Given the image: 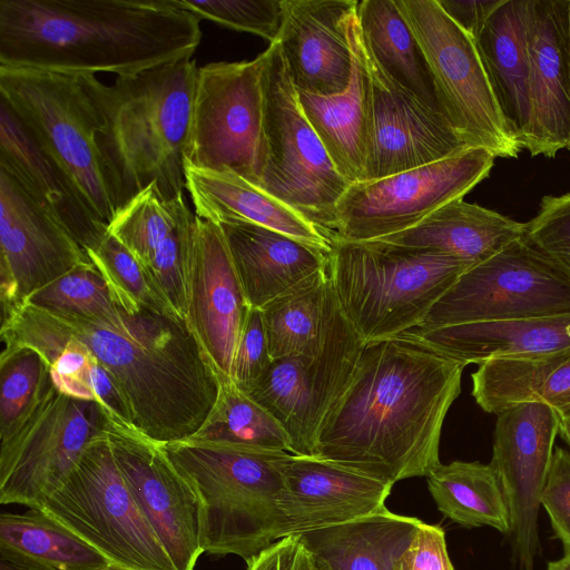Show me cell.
<instances>
[{
    "mask_svg": "<svg viewBox=\"0 0 570 570\" xmlns=\"http://www.w3.org/2000/svg\"><path fill=\"white\" fill-rule=\"evenodd\" d=\"M464 367L403 335L364 342L321 425L314 456L391 484L428 476L441 463V431Z\"/></svg>",
    "mask_w": 570,
    "mask_h": 570,
    "instance_id": "obj_1",
    "label": "cell"
},
{
    "mask_svg": "<svg viewBox=\"0 0 570 570\" xmlns=\"http://www.w3.org/2000/svg\"><path fill=\"white\" fill-rule=\"evenodd\" d=\"M9 317L82 344L114 379L134 428L160 444L193 436L218 397L215 370L177 316L117 304L83 317L23 303Z\"/></svg>",
    "mask_w": 570,
    "mask_h": 570,
    "instance_id": "obj_2",
    "label": "cell"
},
{
    "mask_svg": "<svg viewBox=\"0 0 570 570\" xmlns=\"http://www.w3.org/2000/svg\"><path fill=\"white\" fill-rule=\"evenodd\" d=\"M199 21L175 0H0V66L136 75L191 59Z\"/></svg>",
    "mask_w": 570,
    "mask_h": 570,
    "instance_id": "obj_3",
    "label": "cell"
},
{
    "mask_svg": "<svg viewBox=\"0 0 570 570\" xmlns=\"http://www.w3.org/2000/svg\"><path fill=\"white\" fill-rule=\"evenodd\" d=\"M198 69L194 60L183 59L117 77L111 85L88 75L117 210L153 183L167 199L184 195Z\"/></svg>",
    "mask_w": 570,
    "mask_h": 570,
    "instance_id": "obj_4",
    "label": "cell"
},
{
    "mask_svg": "<svg viewBox=\"0 0 570 570\" xmlns=\"http://www.w3.org/2000/svg\"><path fill=\"white\" fill-rule=\"evenodd\" d=\"M163 448L199 503L204 552L246 562L289 535L279 505L289 452L185 439Z\"/></svg>",
    "mask_w": 570,
    "mask_h": 570,
    "instance_id": "obj_5",
    "label": "cell"
},
{
    "mask_svg": "<svg viewBox=\"0 0 570 570\" xmlns=\"http://www.w3.org/2000/svg\"><path fill=\"white\" fill-rule=\"evenodd\" d=\"M328 274L338 306L366 343L417 326L470 267L443 253L380 240L331 239Z\"/></svg>",
    "mask_w": 570,
    "mask_h": 570,
    "instance_id": "obj_6",
    "label": "cell"
},
{
    "mask_svg": "<svg viewBox=\"0 0 570 570\" xmlns=\"http://www.w3.org/2000/svg\"><path fill=\"white\" fill-rule=\"evenodd\" d=\"M0 99L91 214L109 226L117 204L98 144L102 120L88 75L0 66Z\"/></svg>",
    "mask_w": 570,
    "mask_h": 570,
    "instance_id": "obj_7",
    "label": "cell"
},
{
    "mask_svg": "<svg viewBox=\"0 0 570 570\" xmlns=\"http://www.w3.org/2000/svg\"><path fill=\"white\" fill-rule=\"evenodd\" d=\"M40 509L112 564L134 570H176L122 478L107 430L86 446Z\"/></svg>",
    "mask_w": 570,
    "mask_h": 570,
    "instance_id": "obj_8",
    "label": "cell"
},
{
    "mask_svg": "<svg viewBox=\"0 0 570 570\" xmlns=\"http://www.w3.org/2000/svg\"><path fill=\"white\" fill-rule=\"evenodd\" d=\"M262 55L267 160L258 187L302 213L328 236L336 204L350 183L337 171L304 115L279 46L271 43Z\"/></svg>",
    "mask_w": 570,
    "mask_h": 570,
    "instance_id": "obj_9",
    "label": "cell"
},
{
    "mask_svg": "<svg viewBox=\"0 0 570 570\" xmlns=\"http://www.w3.org/2000/svg\"><path fill=\"white\" fill-rule=\"evenodd\" d=\"M426 57L444 116L470 147L494 157L522 150L492 90L475 40L438 0H396Z\"/></svg>",
    "mask_w": 570,
    "mask_h": 570,
    "instance_id": "obj_10",
    "label": "cell"
},
{
    "mask_svg": "<svg viewBox=\"0 0 570 570\" xmlns=\"http://www.w3.org/2000/svg\"><path fill=\"white\" fill-rule=\"evenodd\" d=\"M263 55L198 69L185 165L230 171L258 186L267 160Z\"/></svg>",
    "mask_w": 570,
    "mask_h": 570,
    "instance_id": "obj_11",
    "label": "cell"
},
{
    "mask_svg": "<svg viewBox=\"0 0 570 570\" xmlns=\"http://www.w3.org/2000/svg\"><path fill=\"white\" fill-rule=\"evenodd\" d=\"M494 155L481 147L384 178L350 184L336 204L330 238L370 242L409 229L487 178Z\"/></svg>",
    "mask_w": 570,
    "mask_h": 570,
    "instance_id": "obj_12",
    "label": "cell"
},
{
    "mask_svg": "<svg viewBox=\"0 0 570 570\" xmlns=\"http://www.w3.org/2000/svg\"><path fill=\"white\" fill-rule=\"evenodd\" d=\"M570 313V276L524 236L468 268L415 326Z\"/></svg>",
    "mask_w": 570,
    "mask_h": 570,
    "instance_id": "obj_13",
    "label": "cell"
},
{
    "mask_svg": "<svg viewBox=\"0 0 570 570\" xmlns=\"http://www.w3.org/2000/svg\"><path fill=\"white\" fill-rule=\"evenodd\" d=\"M363 345L332 287L320 347L312 354L273 360L248 393L284 428L292 454L314 456L321 425L348 384Z\"/></svg>",
    "mask_w": 570,
    "mask_h": 570,
    "instance_id": "obj_14",
    "label": "cell"
},
{
    "mask_svg": "<svg viewBox=\"0 0 570 570\" xmlns=\"http://www.w3.org/2000/svg\"><path fill=\"white\" fill-rule=\"evenodd\" d=\"M99 403L78 400L53 385L23 425L0 444V502L40 509L86 446L106 431Z\"/></svg>",
    "mask_w": 570,
    "mask_h": 570,
    "instance_id": "obj_15",
    "label": "cell"
},
{
    "mask_svg": "<svg viewBox=\"0 0 570 570\" xmlns=\"http://www.w3.org/2000/svg\"><path fill=\"white\" fill-rule=\"evenodd\" d=\"M560 415L548 403L525 402L498 414L491 466L505 493L511 558L518 570H533L540 554L538 519L559 434Z\"/></svg>",
    "mask_w": 570,
    "mask_h": 570,
    "instance_id": "obj_16",
    "label": "cell"
},
{
    "mask_svg": "<svg viewBox=\"0 0 570 570\" xmlns=\"http://www.w3.org/2000/svg\"><path fill=\"white\" fill-rule=\"evenodd\" d=\"M91 263L66 226L0 168L1 320L33 292Z\"/></svg>",
    "mask_w": 570,
    "mask_h": 570,
    "instance_id": "obj_17",
    "label": "cell"
},
{
    "mask_svg": "<svg viewBox=\"0 0 570 570\" xmlns=\"http://www.w3.org/2000/svg\"><path fill=\"white\" fill-rule=\"evenodd\" d=\"M106 430L122 478L176 570H194L204 551L193 489L163 444L109 419Z\"/></svg>",
    "mask_w": 570,
    "mask_h": 570,
    "instance_id": "obj_18",
    "label": "cell"
},
{
    "mask_svg": "<svg viewBox=\"0 0 570 570\" xmlns=\"http://www.w3.org/2000/svg\"><path fill=\"white\" fill-rule=\"evenodd\" d=\"M362 43L371 83V140L363 181L435 163L470 148L446 117L395 82L372 58L363 39Z\"/></svg>",
    "mask_w": 570,
    "mask_h": 570,
    "instance_id": "obj_19",
    "label": "cell"
},
{
    "mask_svg": "<svg viewBox=\"0 0 570 570\" xmlns=\"http://www.w3.org/2000/svg\"><path fill=\"white\" fill-rule=\"evenodd\" d=\"M250 308L220 226L196 215L185 322L219 380L232 376Z\"/></svg>",
    "mask_w": 570,
    "mask_h": 570,
    "instance_id": "obj_20",
    "label": "cell"
},
{
    "mask_svg": "<svg viewBox=\"0 0 570 570\" xmlns=\"http://www.w3.org/2000/svg\"><path fill=\"white\" fill-rule=\"evenodd\" d=\"M196 214L185 195L167 199L153 183L117 212L108 226L142 264L185 320L190 243Z\"/></svg>",
    "mask_w": 570,
    "mask_h": 570,
    "instance_id": "obj_21",
    "label": "cell"
},
{
    "mask_svg": "<svg viewBox=\"0 0 570 570\" xmlns=\"http://www.w3.org/2000/svg\"><path fill=\"white\" fill-rule=\"evenodd\" d=\"M569 0H528L530 122L523 148L553 158L570 132Z\"/></svg>",
    "mask_w": 570,
    "mask_h": 570,
    "instance_id": "obj_22",
    "label": "cell"
},
{
    "mask_svg": "<svg viewBox=\"0 0 570 570\" xmlns=\"http://www.w3.org/2000/svg\"><path fill=\"white\" fill-rule=\"evenodd\" d=\"M279 505L288 534L328 528L374 514L393 484L318 456L289 453L283 462Z\"/></svg>",
    "mask_w": 570,
    "mask_h": 570,
    "instance_id": "obj_23",
    "label": "cell"
},
{
    "mask_svg": "<svg viewBox=\"0 0 570 570\" xmlns=\"http://www.w3.org/2000/svg\"><path fill=\"white\" fill-rule=\"evenodd\" d=\"M355 0H285L276 43L298 91L333 96L346 90L353 72L348 22Z\"/></svg>",
    "mask_w": 570,
    "mask_h": 570,
    "instance_id": "obj_24",
    "label": "cell"
},
{
    "mask_svg": "<svg viewBox=\"0 0 570 570\" xmlns=\"http://www.w3.org/2000/svg\"><path fill=\"white\" fill-rule=\"evenodd\" d=\"M401 335L465 366L492 358L544 356L570 350V313L413 327Z\"/></svg>",
    "mask_w": 570,
    "mask_h": 570,
    "instance_id": "obj_25",
    "label": "cell"
},
{
    "mask_svg": "<svg viewBox=\"0 0 570 570\" xmlns=\"http://www.w3.org/2000/svg\"><path fill=\"white\" fill-rule=\"evenodd\" d=\"M348 38L353 72L346 90L333 96L297 90V95L304 115L335 168L346 181L354 184L364 180L371 140V83L356 10L350 18Z\"/></svg>",
    "mask_w": 570,
    "mask_h": 570,
    "instance_id": "obj_26",
    "label": "cell"
},
{
    "mask_svg": "<svg viewBox=\"0 0 570 570\" xmlns=\"http://www.w3.org/2000/svg\"><path fill=\"white\" fill-rule=\"evenodd\" d=\"M249 305L271 301L328 265L327 252L242 220L219 224Z\"/></svg>",
    "mask_w": 570,
    "mask_h": 570,
    "instance_id": "obj_27",
    "label": "cell"
},
{
    "mask_svg": "<svg viewBox=\"0 0 570 570\" xmlns=\"http://www.w3.org/2000/svg\"><path fill=\"white\" fill-rule=\"evenodd\" d=\"M0 168L10 173L51 212L87 252L97 247L107 235L108 226L91 214L70 180L39 148L2 99Z\"/></svg>",
    "mask_w": 570,
    "mask_h": 570,
    "instance_id": "obj_28",
    "label": "cell"
},
{
    "mask_svg": "<svg viewBox=\"0 0 570 570\" xmlns=\"http://www.w3.org/2000/svg\"><path fill=\"white\" fill-rule=\"evenodd\" d=\"M186 189L195 214L207 222L229 220L261 225L327 253L331 238L302 213L261 187L230 171H213L186 166Z\"/></svg>",
    "mask_w": 570,
    "mask_h": 570,
    "instance_id": "obj_29",
    "label": "cell"
},
{
    "mask_svg": "<svg viewBox=\"0 0 570 570\" xmlns=\"http://www.w3.org/2000/svg\"><path fill=\"white\" fill-rule=\"evenodd\" d=\"M474 40L500 109L523 149L530 122L528 0H503Z\"/></svg>",
    "mask_w": 570,
    "mask_h": 570,
    "instance_id": "obj_30",
    "label": "cell"
},
{
    "mask_svg": "<svg viewBox=\"0 0 570 570\" xmlns=\"http://www.w3.org/2000/svg\"><path fill=\"white\" fill-rule=\"evenodd\" d=\"M524 233V223L460 198L415 226L375 240L443 253L474 266L523 237Z\"/></svg>",
    "mask_w": 570,
    "mask_h": 570,
    "instance_id": "obj_31",
    "label": "cell"
},
{
    "mask_svg": "<svg viewBox=\"0 0 570 570\" xmlns=\"http://www.w3.org/2000/svg\"><path fill=\"white\" fill-rule=\"evenodd\" d=\"M421 520L383 510L302 533L321 570H394Z\"/></svg>",
    "mask_w": 570,
    "mask_h": 570,
    "instance_id": "obj_32",
    "label": "cell"
},
{
    "mask_svg": "<svg viewBox=\"0 0 570 570\" xmlns=\"http://www.w3.org/2000/svg\"><path fill=\"white\" fill-rule=\"evenodd\" d=\"M356 18L376 63L422 104L444 116L426 57L396 0L358 1Z\"/></svg>",
    "mask_w": 570,
    "mask_h": 570,
    "instance_id": "obj_33",
    "label": "cell"
},
{
    "mask_svg": "<svg viewBox=\"0 0 570 570\" xmlns=\"http://www.w3.org/2000/svg\"><path fill=\"white\" fill-rule=\"evenodd\" d=\"M0 557L42 570H101L110 563L41 509L0 514Z\"/></svg>",
    "mask_w": 570,
    "mask_h": 570,
    "instance_id": "obj_34",
    "label": "cell"
},
{
    "mask_svg": "<svg viewBox=\"0 0 570 570\" xmlns=\"http://www.w3.org/2000/svg\"><path fill=\"white\" fill-rule=\"evenodd\" d=\"M426 478L429 491L446 518L465 528L490 527L510 537L508 500L490 463H440Z\"/></svg>",
    "mask_w": 570,
    "mask_h": 570,
    "instance_id": "obj_35",
    "label": "cell"
},
{
    "mask_svg": "<svg viewBox=\"0 0 570 570\" xmlns=\"http://www.w3.org/2000/svg\"><path fill=\"white\" fill-rule=\"evenodd\" d=\"M331 296L327 265L259 308L273 360L320 347Z\"/></svg>",
    "mask_w": 570,
    "mask_h": 570,
    "instance_id": "obj_36",
    "label": "cell"
},
{
    "mask_svg": "<svg viewBox=\"0 0 570 570\" xmlns=\"http://www.w3.org/2000/svg\"><path fill=\"white\" fill-rule=\"evenodd\" d=\"M190 439L292 453L289 438L281 423L232 379L219 380L216 403Z\"/></svg>",
    "mask_w": 570,
    "mask_h": 570,
    "instance_id": "obj_37",
    "label": "cell"
},
{
    "mask_svg": "<svg viewBox=\"0 0 570 570\" xmlns=\"http://www.w3.org/2000/svg\"><path fill=\"white\" fill-rule=\"evenodd\" d=\"M0 443L10 439L45 400L53 382L50 365L36 350L0 355Z\"/></svg>",
    "mask_w": 570,
    "mask_h": 570,
    "instance_id": "obj_38",
    "label": "cell"
},
{
    "mask_svg": "<svg viewBox=\"0 0 570 570\" xmlns=\"http://www.w3.org/2000/svg\"><path fill=\"white\" fill-rule=\"evenodd\" d=\"M87 253L106 278L118 305H142L181 318L148 271L112 234L108 232L100 244Z\"/></svg>",
    "mask_w": 570,
    "mask_h": 570,
    "instance_id": "obj_39",
    "label": "cell"
},
{
    "mask_svg": "<svg viewBox=\"0 0 570 570\" xmlns=\"http://www.w3.org/2000/svg\"><path fill=\"white\" fill-rule=\"evenodd\" d=\"M24 303L68 315L100 317L115 311L111 289L94 263L76 267L33 292Z\"/></svg>",
    "mask_w": 570,
    "mask_h": 570,
    "instance_id": "obj_40",
    "label": "cell"
},
{
    "mask_svg": "<svg viewBox=\"0 0 570 570\" xmlns=\"http://www.w3.org/2000/svg\"><path fill=\"white\" fill-rule=\"evenodd\" d=\"M195 17L229 29L246 31L277 41L285 10V0H175Z\"/></svg>",
    "mask_w": 570,
    "mask_h": 570,
    "instance_id": "obj_41",
    "label": "cell"
},
{
    "mask_svg": "<svg viewBox=\"0 0 570 570\" xmlns=\"http://www.w3.org/2000/svg\"><path fill=\"white\" fill-rule=\"evenodd\" d=\"M524 237L570 276V193L544 196Z\"/></svg>",
    "mask_w": 570,
    "mask_h": 570,
    "instance_id": "obj_42",
    "label": "cell"
},
{
    "mask_svg": "<svg viewBox=\"0 0 570 570\" xmlns=\"http://www.w3.org/2000/svg\"><path fill=\"white\" fill-rule=\"evenodd\" d=\"M272 362L262 311L252 307L236 346L230 379L240 391L248 394Z\"/></svg>",
    "mask_w": 570,
    "mask_h": 570,
    "instance_id": "obj_43",
    "label": "cell"
},
{
    "mask_svg": "<svg viewBox=\"0 0 570 570\" xmlns=\"http://www.w3.org/2000/svg\"><path fill=\"white\" fill-rule=\"evenodd\" d=\"M541 508L548 514L563 554L570 553V450L556 446L541 493Z\"/></svg>",
    "mask_w": 570,
    "mask_h": 570,
    "instance_id": "obj_44",
    "label": "cell"
},
{
    "mask_svg": "<svg viewBox=\"0 0 570 570\" xmlns=\"http://www.w3.org/2000/svg\"><path fill=\"white\" fill-rule=\"evenodd\" d=\"M394 570H454L444 530L440 525L421 522L396 558Z\"/></svg>",
    "mask_w": 570,
    "mask_h": 570,
    "instance_id": "obj_45",
    "label": "cell"
},
{
    "mask_svg": "<svg viewBox=\"0 0 570 570\" xmlns=\"http://www.w3.org/2000/svg\"><path fill=\"white\" fill-rule=\"evenodd\" d=\"M246 563L247 570H318L301 534L275 541Z\"/></svg>",
    "mask_w": 570,
    "mask_h": 570,
    "instance_id": "obj_46",
    "label": "cell"
},
{
    "mask_svg": "<svg viewBox=\"0 0 570 570\" xmlns=\"http://www.w3.org/2000/svg\"><path fill=\"white\" fill-rule=\"evenodd\" d=\"M444 12L473 39L503 0L453 1L438 0Z\"/></svg>",
    "mask_w": 570,
    "mask_h": 570,
    "instance_id": "obj_47",
    "label": "cell"
},
{
    "mask_svg": "<svg viewBox=\"0 0 570 570\" xmlns=\"http://www.w3.org/2000/svg\"><path fill=\"white\" fill-rule=\"evenodd\" d=\"M539 400L554 409L560 417L570 416V355L544 382Z\"/></svg>",
    "mask_w": 570,
    "mask_h": 570,
    "instance_id": "obj_48",
    "label": "cell"
},
{
    "mask_svg": "<svg viewBox=\"0 0 570 570\" xmlns=\"http://www.w3.org/2000/svg\"><path fill=\"white\" fill-rule=\"evenodd\" d=\"M0 570H42L0 557Z\"/></svg>",
    "mask_w": 570,
    "mask_h": 570,
    "instance_id": "obj_49",
    "label": "cell"
},
{
    "mask_svg": "<svg viewBox=\"0 0 570 570\" xmlns=\"http://www.w3.org/2000/svg\"><path fill=\"white\" fill-rule=\"evenodd\" d=\"M558 435L563 440V442L570 449V416L560 417V426H559Z\"/></svg>",
    "mask_w": 570,
    "mask_h": 570,
    "instance_id": "obj_50",
    "label": "cell"
},
{
    "mask_svg": "<svg viewBox=\"0 0 570 570\" xmlns=\"http://www.w3.org/2000/svg\"><path fill=\"white\" fill-rule=\"evenodd\" d=\"M547 570H570V553L563 554L560 559L550 561Z\"/></svg>",
    "mask_w": 570,
    "mask_h": 570,
    "instance_id": "obj_51",
    "label": "cell"
},
{
    "mask_svg": "<svg viewBox=\"0 0 570 570\" xmlns=\"http://www.w3.org/2000/svg\"><path fill=\"white\" fill-rule=\"evenodd\" d=\"M568 53H569V80H570V0H569V10H568ZM567 149L570 151V132H569V141L567 145Z\"/></svg>",
    "mask_w": 570,
    "mask_h": 570,
    "instance_id": "obj_52",
    "label": "cell"
},
{
    "mask_svg": "<svg viewBox=\"0 0 570 570\" xmlns=\"http://www.w3.org/2000/svg\"><path fill=\"white\" fill-rule=\"evenodd\" d=\"M101 570H134V569H129V568H125V567H120V566H117V564L109 563L107 567H105Z\"/></svg>",
    "mask_w": 570,
    "mask_h": 570,
    "instance_id": "obj_53",
    "label": "cell"
},
{
    "mask_svg": "<svg viewBox=\"0 0 570 570\" xmlns=\"http://www.w3.org/2000/svg\"><path fill=\"white\" fill-rule=\"evenodd\" d=\"M317 568H318V567H317ZM318 570H321V569L318 568Z\"/></svg>",
    "mask_w": 570,
    "mask_h": 570,
    "instance_id": "obj_54",
    "label": "cell"
}]
</instances>
